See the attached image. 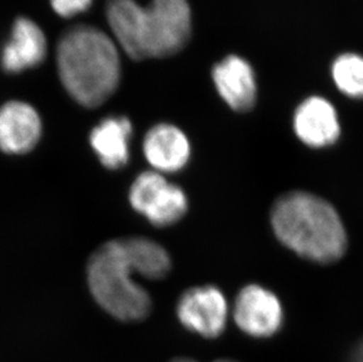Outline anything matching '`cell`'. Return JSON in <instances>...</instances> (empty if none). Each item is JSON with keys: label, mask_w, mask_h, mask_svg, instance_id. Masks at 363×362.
<instances>
[{"label": "cell", "mask_w": 363, "mask_h": 362, "mask_svg": "<svg viewBox=\"0 0 363 362\" xmlns=\"http://www.w3.org/2000/svg\"><path fill=\"white\" fill-rule=\"evenodd\" d=\"M106 19L114 41L133 60L177 55L192 35L189 0H151L147 6L108 0Z\"/></svg>", "instance_id": "cell-1"}, {"label": "cell", "mask_w": 363, "mask_h": 362, "mask_svg": "<svg viewBox=\"0 0 363 362\" xmlns=\"http://www.w3.org/2000/svg\"><path fill=\"white\" fill-rule=\"evenodd\" d=\"M55 53L59 79L82 106H100L117 91L121 48L106 32L92 25L73 26L59 39Z\"/></svg>", "instance_id": "cell-2"}, {"label": "cell", "mask_w": 363, "mask_h": 362, "mask_svg": "<svg viewBox=\"0 0 363 362\" xmlns=\"http://www.w3.org/2000/svg\"><path fill=\"white\" fill-rule=\"evenodd\" d=\"M279 241L314 263H332L346 253L348 239L339 213L325 199L308 192L281 195L271 213Z\"/></svg>", "instance_id": "cell-3"}, {"label": "cell", "mask_w": 363, "mask_h": 362, "mask_svg": "<svg viewBox=\"0 0 363 362\" xmlns=\"http://www.w3.org/2000/svg\"><path fill=\"white\" fill-rule=\"evenodd\" d=\"M134 274L123 239L104 243L87 263V283L93 297L118 320L140 322L151 313V297L134 280Z\"/></svg>", "instance_id": "cell-4"}, {"label": "cell", "mask_w": 363, "mask_h": 362, "mask_svg": "<svg viewBox=\"0 0 363 362\" xmlns=\"http://www.w3.org/2000/svg\"><path fill=\"white\" fill-rule=\"evenodd\" d=\"M130 206L158 227L174 225L189 209L185 192L155 171L138 175L130 190Z\"/></svg>", "instance_id": "cell-5"}, {"label": "cell", "mask_w": 363, "mask_h": 362, "mask_svg": "<svg viewBox=\"0 0 363 362\" xmlns=\"http://www.w3.org/2000/svg\"><path fill=\"white\" fill-rule=\"evenodd\" d=\"M179 322L189 331L213 339L223 334L228 318L226 297L214 286L189 288L177 306Z\"/></svg>", "instance_id": "cell-6"}, {"label": "cell", "mask_w": 363, "mask_h": 362, "mask_svg": "<svg viewBox=\"0 0 363 362\" xmlns=\"http://www.w3.org/2000/svg\"><path fill=\"white\" fill-rule=\"evenodd\" d=\"M233 314L238 327L253 338H271L284 324L281 301L260 285H248L239 292Z\"/></svg>", "instance_id": "cell-7"}, {"label": "cell", "mask_w": 363, "mask_h": 362, "mask_svg": "<svg viewBox=\"0 0 363 362\" xmlns=\"http://www.w3.org/2000/svg\"><path fill=\"white\" fill-rule=\"evenodd\" d=\"M48 50V38L40 26L28 18H18L1 48L0 65L5 72L17 75L40 65Z\"/></svg>", "instance_id": "cell-8"}, {"label": "cell", "mask_w": 363, "mask_h": 362, "mask_svg": "<svg viewBox=\"0 0 363 362\" xmlns=\"http://www.w3.org/2000/svg\"><path fill=\"white\" fill-rule=\"evenodd\" d=\"M43 133L38 111L21 100L0 106V150L7 154H25L33 150Z\"/></svg>", "instance_id": "cell-9"}, {"label": "cell", "mask_w": 363, "mask_h": 362, "mask_svg": "<svg viewBox=\"0 0 363 362\" xmlns=\"http://www.w3.org/2000/svg\"><path fill=\"white\" fill-rule=\"evenodd\" d=\"M293 127L296 137L314 148L335 144L341 133L335 107L321 97H311L298 105Z\"/></svg>", "instance_id": "cell-10"}, {"label": "cell", "mask_w": 363, "mask_h": 362, "mask_svg": "<svg viewBox=\"0 0 363 362\" xmlns=\"http://www.w3.org/2000/svg\"><path fill=\"white\" fill-rule=\"evenodd\" d=\"M213 82L220 97L230 109L247 112L257 102V80L253 69L245 59L228 55L213 69Z\"/></svg>", "instance_id": "cell-11"}, {"label": "cell", "mask_w": 363, "mask_h": 362, "mask_svg": "<svg viewBox=\"0 0 363 362\" xmlns=\"http://www.w3.org/2000/svg\"><path fill=\"white\" fill-rule=\"evenodd\" d=\"M145 158L158 173L182 171L189 164L191 144L179 127L171 124H158L145 136Z\"/></svg>", "instance_id": "cell-12"}, {"label": "cell", "mask_w": 363, "mask_h": 362, "mask_svg": "<svg viewBox=\"0 0 363 362\" xmlns=\"http://www.w3.org/2000/svg\"><path fill=\"white\" fill-rule=\"evenodd\" d=\"M133 126L126 116H108L89 134V144L108 170H119L130 160V141Z\"/></svg>", "instance_id": "cell-13"}, {"label": "cell", "mask_w": 363, "mask_h": 362, "mask_svg": "<svg viewBox=\"0 0 363 362\" xmlns=\"http://www.w3.org/2000/svg\"><path fill=\"white\" fill-rule=\"evenodd\" d=\"M123 247L135 274L151 280L167 277L172 268L171 256L162 245L147 238H125Z\"/></svg>", "instance_id": "cell-14"}, {"label": "cell", "mask_w": 363, "mask_h": 362, "mask_svg": "<svg viewBox=\"0 0 363 362\" xmlns=\"http://www.w3.org/2000/svg\"><path fill=\"white\" fill-rule=\"evenodd\" d=\"M332 75L343 94L363 99V57L355 53L340 55L333 64Z\"/></svg>", "instance_id": "cell-15"}, {"label": "cell", "mask_w": 363, "mask_h": 362, "mask_svg": "<svg viewBox=\"0 0 363 362\" xmlns=\"http://www.w3.org/2000/svg\"><path fill=\"white\" fill-rule=\"evenodd\" d=\"M52 10L58 14L59 17H76L84 13L92 6L93 0H50Z\"/></svg>", "instance_id": "cell-16"}, {"label": "cell", "mask_w": 363, "mask_h": 362, "mask_svg": "<svg viewBox=\"0 0 363 362\" xmlns=\"http://www.w3.org/2000/svg\"><path fill=\"white\" fill-rule=\"evenodd\" d=\"M350 362H363V340L357 344L350 353Z\"/></svg>", "instance_id": "cell-17"}, {"label": "cell", "mask_w": 363, "mask_h": 362, "mask_svg": "<svg viewBox=\"0 0 363 362\" xmlns=\"http://www.w3.org/2000/svg\"><path fill=\"white\" fill-rule=\"evenodd\" d=\"M172 362H196V361H194V360L186 359V358H182V359L173 360V361H172ZM216 362H237V361H233V360L223 359V360H216Z\"/></svg>", "instance_id": "cell-18"}]
</instances>
